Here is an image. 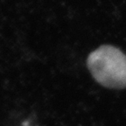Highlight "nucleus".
<instances>
[{"label": "nucleus", "instance_id": "nucleus-1", "mask_svg": "<svg viewBox=\"0 0 126 126\" xmlns=\"http://www.w3.org/2000/svg\"><path fill=\"white\" fill-rule=\"evenodd\" d=\"M87 65L101 85L109 89H126V55L120 49L102 46L89 55Z\"/></svg>", "mask_w": 126, "mask_h": 126}]
</instances>
